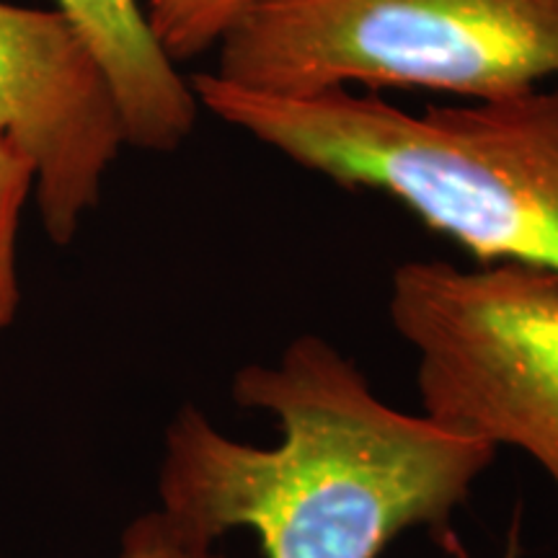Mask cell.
Returning a JSON list of instances; mask_svg holds the SVG:
<instances>
[{
    "label": "cell",
    "mask_w": 558,
    "mask_h": 558,
    "mask_svg": "<svg viewBox=\"0 0 558 558\" xmlns=\"http://www.w3.org/2000/svg\"><path fill=\"white\" fill-rule=\"evenodd\" d=\"M233 399L277 416L279 445H243L184 407L160 463V509L209 546L246 527L267 558H378L403 530L448 525L497 456L486 439L388 407L316 333L275 365L243 367Z\"/></svg>",
    "instance_id": "cell-1"
},
{
    "label": "cell",
    "mask_w": 558,
    "mask_h": 558,
    "mask_svg": "<svg viewBox=\"0 0 558 558\" xmlns=\"http://www.w3.org/2000/svg\"><path fill=\"white\" fill-rule=\"evenodd\" d=\"M197 104L300 169L380 192L478 264L558 275V78L424 111L329 88L269 94L197 73Z\"/></svg>",
    "instance_id": "cell-2"
},
{
    "label": "cell",
    "mask_w": 558,
    "mask_h": 558,
    "mask_svg": "<svg viewBox=\"0 0 558 558\" xmlns=\"http://www.w3.org/2000/svg\"><path fill=\"white\" fill-rule=\"evenodd\" d=\"M213 75L269 94L492 99L558 78V0H264L222 39Z\"/></svg>",
    "instance_id": "cell-3"
},
{
    "label": "cell",
    "mask_w": 558,
    "mask_h": 558,
    "mask_svg": "<svg viewBox=\"0 0 558 558\" xmlns=\"http://www.w3.org/2000/svg\"><path fill=\"white\" fill-rule=\"evenodd\" d=\"M388 316L416 352L424 414L520 448L558 488V275L407 262L390 279Z\"/></svg>",
    "instance_id": "cell-4"
},
{
    "label": "cell",
    "mask_w": 558,
    "mask_h": 558,
    "mask_svg": "<svg viewBox=\"0 0 558 558\" xmlns=\"http://www.w3.org/2000/svg\"><path fill=\"white\" fill-rule=\"evenodd\" d=\"M0 137L29 158L41 226L68 246L128 135L99 60L60 9L0 3Z\"/></svg>",
    "instance_id": "cell-5"
},
{
    "label": "cell",
    "mask_w": 558,
    "mask_h": 558,
    "mask_svg": "<svg viewBox=\"0 0 558 558\" xmlns=\"http://www.w3.org/2000/svg\"><path fill=\"white\" fill-rule=\"evenodd\" d=\"M107 75L120 107L128 145L177 150L197 124L199 104L190 81L160 52L140 0H58Z\"/></svg>",
    "instance_id": "cell-6"
},
{
    "label": "cell",
    "mask_w": 558,
    "mask_h": 558,
    "mask_svg": "<svg viewBox=\"0 0 558 558\" xmlns=\"http://www.w3.org/2000/svg\"><path fill=\"white\" fill-rule=\"evenodd\" d=\"M264 0H145L143 16L160 52L173 65L209 50L254 13Z\"/></svg>",
    "instance_id": "cell-7"
},
{
    "label": "cell",
    "mask_w": 558,
    "mask_h": 558,
    "mask_svg": "<svg viewBox=\"0 0 558 558\" xmlns=\"http://www.w3.org/2000/svg\"><path fill=\"white\" fill-rule=\"evenodd\" d=\"M32 194L34 169L29 158L0 137V331L9 329L19 311V228Z\"/></svg>",
    "instance_id": "cell-8"
},
{
    "label": "cell",
    "mask_w": 558,
    "mask_h": 558,
    "mask_svg": "<svg viewBox=\"0 0 558 558\" xmlns=\"http://www.w3.org/2000/svg\"><path fill=\"white\" fill-rule=\"evenodd\" d=\"M122 558H226L186 533L163 509L140 514L122 535Z\"/></svg>",
    "instance_id": "cell-9"
},
{
    "label": "cell",
    "mask_w": 558,
    "mask_h": 558,
    "mask_svg": "<svg viewBox=\"0 0 558 558\" xmlns=\"http://www.w3.org/2000/svg\"><path fill=\"white\" fill-rule=\"evenodd\" d=\"M507 558H512V554H509V556H507Z\"/></svg>",
    "instance_id": "cell-10"
}]
</instances>
